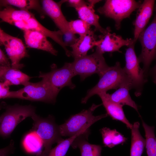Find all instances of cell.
Returning <instances> with one entry per match:
<instances>
[{
  "instance_id": "cell-1",
  "label": "cell",
  "mask_w": 156,
  "mask_h": 156,
  "mask_svg": "<svg viewBox=\"0 0 156 156\" xmlns=\"http://www.w3.org/2000/svg\"><path fill=\"white\" fill-rule=\"evenodd\" d=\"M24 87L17 91L9 92L7 98H15L53 103L58 92L43 79L37 83L27 82Z\"/></svg>"
},
{
  "instance_id": "cell-2",
  "label": "cell",
  "mask_w": 156,
  "mask_h": 156,
  "mask_svg": "<svg viewBox=\"0 0 156 156\" xmlns=\"http://www.w3.org/2000/svg\"><path fill=\"white\" fill-rule=\"evenodd\" d=\"M101 105L93 104L88 109L71 116L64 123L59 125L62 136L70 137L83 131L88 130L95 122L107 117L108 115L107 113L96 116L93 115L95 110Z\"/></svg>"
},
{
  "instance_id": "cell-3",
  "label": "cell",
  "mask_w": 156,
  "mask_h": 156,
  "mask_svg": "<svg viewBox=\"0 0 156 156\" xmlns=\"http://www.w3.org/2000/svg\"><path fill=\"white\" fill-rule=\"evenodd\" d=\"M103 53L96 49L93 53L75 59L70 63L75 75H79L81 80L94 74L101 76L109 67L106 63Z\"/></svg>"
},
{
  "instance_id": "cell-4",
  "label": "cell",
  "mask_w": 156,
  "mask_h": 156,
  "mask_svg": "<svg viewBox=\"0 0 156 156\" xmlns=\"http://www.w3.org/2000/svg\"><path fill=\"white\" fill-rule=\"evenodd\" d=\"M100 77L99 81L93 88L89 90L87 94L81 101L86 103L93 96L99 93L106 92L111 89H117L125 81L129 79L119 62L113 66L108 67Z\"/></svg>"
},
{
  "instance_id": "cell-5",
  "label": "cell",
  "mask_w": 156,
  "mask_h": 156,
  "mask_svg": "<svg viewBox=\"0 0 156 156\" xmlns=\"http://www.w3.org/2000/svg\"><path fill=\"white\" fill-rule=\"evenodd\" d=\"M35 114V108L31 105H16L7 107L5 111L0 116V136L8 137L19 123Z\"/></svg>"
},
{
  "instance_id": "cell-6",
  "label": "cell",
  "mask_w": 156,
  "mask_h": 156,
  "mask_svg": "<svg viewBox=\"0 0 156 156\" xmlns=\"http://www.w3.org/2000/svg\"><path fill=\"white\" fill-rule=\"evenodd\" d=\"M141 4V1L134 0H107L102 6L97 9V11L113 19L115 22L116 27L118 29L122 21L129 17L132 12L138 8Z\"/></svg>"
},
{
  "instance_id": "cell-7",
  "label": "cell",
  "mask_w": 156,
  "mask_h": 156,
  "mask_svg": "<svg viewBox=\"0 0 156 156\" xmlns=\"http://www.w3.org/2000/svg\"><path fill=\"white\" fill-rule=\"evenodd\" d=\"M31 118L34 121L33 131L40 138L44 148H51L52 144L63 139L61 137L59 125L55 123L52 116L43 118L35 113Z\"/></svg>"
},
{
  "instance_id": "cell-8",
  "label": "cell",
  "mask_w": 156,
  "mask_h": 156,
  "mask_svg": "<svg viewBox=\"0 0 156 156\" xmlns=\"http://www.w3.org/2000/svg\"><path fill=\"white\" fill-rule=\"evenodd\" d=\"M139 39L141 44V53L138 57L143 64L144 74L147 72L156 55V20L155 17L151 24L140 34Z\"/></svg>"
},
{
  "instance_id": "cell-9",
  "label": "cell",
  "mask_w": 156,
  "mask_h": 156,
  "mask_svg": "<svg viewBox=\"0 0 156 156\" xmlns=\"http://www.w3.org/2000/svg\"><path fill=\"white\" fill-rule=\"evenodd\" d=\"M75 76L70 63H66L60 68L53 65L50 72L46 73L40 72L38 77L42 78L59 92L65 86L72 89L75 88V85L72 81V79Z\"/></svg>"
},
{
  "instance_id": "cell-10",
  "label": "cell",
  "mask_w": 156,
  "mask_h": 156,
  "mask_svg": "<svg viewBox=\"0 0 156 156\" xmlns=\"http://www.w3.org/2000/svg\"><path fill=\"white\" fill-rule=\"evenodd\" d=\"M1 42L11 60L12 68L18 69L22 68L24 65L20 63V61L28 55L26 47L22 40L3 31Z\"/></svg>"
},
{
  "instance_id": "cell-11",
  "label": "cell",
  "mask_w": 156,
  "mask_h": 156,
  "mask_svg": "<svg viewBox=\"0 0 156 156\" xmlns=\"http://www.w3.org/2000/svg\"><path fill=\"white\" fill-rule=\"evenodd\" d=\"M134 44H131L125 53L126 64L124 70L130 80L133 88H139L146 82L145 74L140 66V62L134 50Z\"/></svg>"
},
{
  "instance_id": "cell-12",
  "label": "cell",
  "mask_w": 156,
  "mask_h": 156,
  "mask_svg": "<svg viewBox=\"0 0 156 156\" xmlns=\"http://www.w3.org/2000/svg\"><path fill=\"white\" fill-rule=\"evenodd\" d=\"M42 8L44 13L50 17L60 30L68 39L75 40L74 35L70 31L68 23L63 15L61 8L62 3L53 0H43L42 1Z\"/></svg>"
},
{
  "instance_id": "cell-13",
  "label": "cell",
  "mask_w": 156,
  "mask_h": 156,
  "mask_svg": "<svg viewBox=\"0 0 156 156\" xmlns=\"http://www.w3.org/2000/svg\"><path fill=\"white\" fill-rule=\"evenodd\" d=\"M16 27L23 31L29 29L39 32L46 37L50 38L61 46L64 49L67 56L69 57L71 55V52L67 49V45L63 40L62 32L60 30L52 31L47 29L42 25L34 16L27 20L18 22L16 24Z\"/></svg>"
},
{
  "instance_id": "cell-14",
  "label": "cell",
  "mask_w": 156,
  "mask_h": 156,
  "mask_svg": "<svg viewBox=\"0 0 156 156\" xmlns=\"http://www.w3.org/2000/svg\"><path fill=\"white\" fill-rule=\"evenodd\" d=\"M23 31L25 44L30 48L47 51L56 55L57 52L44 34L36 30L26 29Z\"/></svg>"
},
{
  "instance_id": "cell-15",
  "label": "cell",
  "mask_w": 156,
  "mask_h": 156,
  "mask_svg": "<svg viewBox=\"0 0 156 156\" xmlns=\"http://www.w3.org/2000/svg\"><path fill=\"white\" fill-rule=\"evenodd\" d=\"M110 31V29L105 34L100 36L101 42L96 47V49L103 53L105 52H120L119 50L122 47H129L134 43L133 39L131 38L125 40L121 36L117 35L114 33H111Z\"/></svg>"
},
{
  "instance_id": "cell-16",
  "label": "cell",
  "mask_w": 156,
  "mask_h": 156,
  "mask_svg": "<svg viewBox=\"0 0 156 156\" xmlns=\"http://www.w3.org/2000/svg\"><path fill=\"white\" fill-rule=\"evenodd\" d=\"M155 2L153 0H144L138 8L134 24L135 28L133 41L134 44L140 33L145 29L152 15Z\"/></svg>"
},
{
  "instance_id": "cell-17",
  "label": "cell",
  "mask_w": 156,
  "mask_h": 156,
  "mask_svg": "<svg viewBox=\"0 0 156 156\" xmlns=\"http://www.w3.org/2000/svg\"><path fill=\"white\" fill-rule=\"evenodd\" d=\"M101 42L100 39L96 40L94 31L91 30L86 34L79 36L70 46L72 49L71 55L74 59L83 57L86 55L88 51L94 46H97Z\"/></svg>"
},
{
  "instance_id": "cell-18",
  "label": "cell",
  "mask_w": 156,
  "mask_h": 156,
  "mask_svg": "<svg viewBox=\"0 0 156 156\" xmlns=\"http://www.w3.org/2000/svg\"><path fill=\"white\" fill-rule=\"evenodd\" d=\"M97 95L101 99L108 116L113 119L121 122L131 129L132 124L127 118L123 109V106L112 101L106 92H100Z\"/></svg>"
},
{
  "instance_id": "cell-19",
  "label": "cell",
  "mask_w": 156,
  "mask_h": 156,
  "mask_svg": "<svg viewBox=\"0 0 156 156\" xmlns=\"http://www.w3.org/2000/svg\"><path fill=\"white\" fill-rule=\"evenodd\" d=\"M88 5L78 9H76L80 19L84 21L90 26L95 27L96 30L98 31L103 35L105 34L110 30L109 27L103 28L99 22V16L95 13L94 9V4L99 2V0H89Z\"/></svg>"
},
{
  "instance_id": "cell-20",
  "label": "cell",
  "mask_w": 156,
  "mask_h": 156,
  "mask_svg": "<svg viewBox=\"0 0 156 156\" xmlns=\"http://www.w3.org/2000/svg\"><path fill=\"white\" fill-rule=\"evenodd\" d=\"M132 88V84L128 79L114 92L111 94H108V96L112 101L122 106H129L138 113V106L131 98L129 93V90Z\"/></svg>"
},
{
  "instance_id": "cell-21",
  "label": "cell",
  "mask_w": 156,
  "mask_h": 156,
  "mask_svg": "<svg viewBox=\"0 0 156 156\" xmlns=\"http://www.w3.org/2000/svg\"><path fill=\"white\" fill-rule=\"evenodd\" d=\"M89 134L88 131L77 137L71 145L72 147L75 149L78 148L81 156H100L101 146L89 143L87 140Z\"/></svg>"
},
{
  "instance_id": "cell-22",
  "label": "cell",
  "mask_w": 156,
  "mask_h": 156,
  "mask_svg": "<svg viewBox=\"0 0 156 156\" xmlns=\"http://www.w3.org/2000/svg\"><path fill=\"white\" fill-rule=\"evenodd\" d=\"M34 16L29 11L17 10L10 6L0 10V18L13 25L16 22L26 21Z\"/></svg>"
},
{
  "instance_id": "cell-23",
  "label": "cell",
  "mask_w": 156,
  "mask_h": 156,
  "mask_svg": "<svg viewBox=\"0 0 156 156\" xmlns=\"http://www.w3.org/2000/svg\"><path fill=\"white\" fill-rule=\"evenodd\" d=\"M140 124L135 122L132 124L131 130V143L130 156H141L145 146V140L139 131Z\"/></svg>"
},
{
  "instance_id": "cell-24",
  "label": "cell",
  "mask_w": 156,
  "mask_h": 156,
  "mask_svg": "<svg viewBox=\"0 0 156 156\" xmlns=\"http://www.w3.org/2000/svg\"><path fill=\"white\" fill-rule=\"evenodd\" d=\"M103 144L105 146L112 148L125 142L127 139L116 129H111L106 127L100 130Z\"/></svg>"
},
{
  "instance_id": "cell-25",
  "label": "cell",
  "mask_w": 156,
  "mask_h": 156,
  "mask_svg": "<svg viewBox=\"0 0 156 156\" xmlns=\"http://www.w3.org/2000/svg\"><path fill=\"white\" fill-rule=\"evenodd\" d=\"M3 82L9 86L12 85H23L29 81L31 77L18 69L10 67L2 77Z\"/></svg>"
},
{
  "instance_id": "cell-26",
  "label": "cell",
  "mask_w": 156,
  "mask_h": 156,
  "mask_svg": "<svg viewBox=\"0 0 156 156\" xmlns=\"http://www.w3.org/2000/svg\"><path fill=\"white\" fill-rule=\"evenodd\" d=\"M145 133V146L148 156H156V140L154 127L150 126L142 121Z\"/></svg>"
},
{
  "instance_id": "cell-27",
  "label": "cell",
  "mask_w": 156,
  "mask_h": 156,
  "mask_svg": "<svg viewBox=\"0 0 156 156\" xmlns=\"http://www.w3.org/2000/svg\"><path fill=\"white\" fill-rule=\"evenodd\" d=\"M88 131H83L75 135L60 141L57 143L56 146L51 150L48 156H65L70 146L75 139L80 135Z\"/></svg>"
},
{
  "instance_id": "cell-28",
  "label": "cell",
  "mask_w": 156,
  "mask_h": 156,
  "mask_svg": "<svg viewBox=\"0 0 156 156\" xmlns=\"http://www.w3.org/2000/svg\"><path fill=\"white\" fill-rule=\"evenodd\" d=\"M1 1L2 3L5 5L13 6L19 8L20 10L28 11L29 10L33 9L40 13L43 12L38 0H5Z\"/></svg>"
},
{
  "instance_id": "cell-29",
  "label": "cell",
  "mask_w": 156,
  "mask_h": 156,
  "mask_svg": "<svg viewBox=\"0 0 156 156\" xmlns=\"http://www.w3.org/2000/svg\"><path fill=\"white\" fill-rule=\"evenodd\" d=\"M23 144L27 152L34 153L40 150L43 143L38 135L34 131H32L25 136Z\"/></svg>"
},
{
  "instance_id": "cell-30",
  "label": "cell",
  "mask_w": 156,
  "mask_h": 156,
  "mask_svg": "<svg viewBox=\"0 0 156 156\" xmlns=\"http://www.w3.org/2000/svg\"><path fill=\"white\" fill-rule=\"evenodd\" d=\"M70 31L73 34H77L79 36L84 35L90 30V26L81 19L72 20L68 23Z\"/></svg>"
},
{
  "instance_id": "cell-31",
  "label": "cell",
  "mask_w": 156,
  "mask_h": 156,
  "mask_svg": "<svg viewBox=\"0 0 156 156\" xmlns=\"http://www.w3.org/2000/svg\"><path fill=\"white\" fill-rule=\"evenodd\" d=\"M62 1L63 3L67 2L69 6L73 7L75 9L80 8L88 4V3L82 0H62Z\"/></svg>"
},
{
  "instance_id": "cell-32",
  "label": "cell",
  "mask_w": 156,
  "mask_h": 156,
  "mask_svg": "<svg viewBox=\"0 0 156 156\" xmlns=\"http://www.w3.org/2000/svg\"><path fill=\"white\" fill-rule=\"evenodd\" d=\"M14 143V141L12 140L8 146L0 149V156H9L13 153L15 149Z\"/></svg>"
},
{
  "instance_id": "cell-33",
  "label": "cell",
  "mask_w": 156,
  "mask_h": 156,
  "mask_svg": "<svg viewBox=\"0 0 156 156\" xmlns=\"http://www.w3.org/2000/svg\"><path fill=\"white\" fill-rule=\"evenodd\" d=\"M9 86L5 84L3 82H0V99L7 98L10 92Z\"/></svg>"
},
{
  "instance_id": "cell-34",
  "label": "cell",
  "mask_w": 156,
  "mask_h": 156,
  "mask_svg": "<svg viewBox=\"0 0 156 156\" xmlns=\"http://www.w3.org/2000/svg\"><path fill=\"white\" fill-rule=\"evenodd\" d=\"M0 65L11 66L10 62L4 53L0 49Z\"/></svg>"
},
{
  "instance_id": "cell-35",
  "label": "cell",
  "mask_w": 156,
  "mask_h": 156,
  "mask_svg": "<svg viewBox=\"0 0 156 156\" xmlns=\"http://www.w3.org/2000/svg\"><path fill=\"white\" fill-rule=\"evenodd\" d=\"M51 149L50 148H44V150L38 153L36 156H48Z\"/></svg>"
},
{
  "instance_id": "cell-36",
  "label": "cell",
  "mask_w": 156,
  "mask_h": 156,
  "mask_svg": "<svg viewBox=\"0 0 156 156\" xmlns=\"http://www.w3.org/2000/svg\"><path fill=\"white\" fill-rule=\"evenodd\" d=\"M11 67L0 65V79L2 78L5 72Z\"/></svg>"
},
{
  "instance_id": "cell-37",
  "label": "cell",
  "mask_w": 156,
  "mask_h": 156,
  "mask_svg": "<svg viewBox=\"0 0 156 156\" xmlns=\"http://www.w3.org/2000/svg\"><path fill=\"white\" fill-rule=\"evenodd\" d=\"M3 31V30H2L1 29H0V44H1V34L2 32Z\"/></svg>"
},
{
  "instance_id": "cell-38",
  "label": "cell",
  "mask_w": 156,
  "mask_h": 156,
  "mask_svg": "<svg viewBox=\"0 0 156 156\" xmlns=\"http://www.w3.org/2000/svg\"><path fill=\"white\" fill-rule=\"evenodd\" d=\"M1 116H0V123L1 122Z\"/></svg>"
}]
</instances>
